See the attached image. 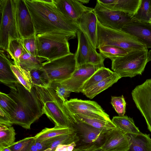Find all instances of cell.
Masks as SVG:
<instances>
[{
  "label": "cell",
  "mask_w": 151,
  "mask_h": 151,
  "mask_svg": "<svg viewBox=\"0 0 151 151\" xmlns=\"http://www.w3.org/2000/svg\"><path fill=\"white\" fill-rule=\"evenodd\" d=\"M31 15L35 35L62 33L76 36L78 25L64 16L53 0H25Z\"/></svg>",
  "instance_id": "6da1fadb"
},
{
  "label": "cell",
  "mask_w": 151,
  "mask_h": 151,
  "mask_svg": "<svg viewBox=\"0 0 151 151\" xmlns=\"http://www.w3.org/2000/svg\"><path fill=\"white\" fill-rule=\"evenodd\" d=\"M17 104V108L10 117L12 123L26 129L43 114L42 106L33 86L30 91L19 82L8 94Z\"/></svg>",
  "instance_id": "7a4b0ae2"
},
{
  "label": "cell",
  "mask_w": 151,
  "mask_h": 151,
  "mask_svg": "<svg viewBox=\"0 0 151 151\" xmlns=\"http://www.w3.org/2000/svg\"><path fill=\"white\" fill-rule=\"evenodd\" d=\"M33 85L41 102L43 114L52 121L55 126L73 129L74 119L54 90L50 87L43 88Z\"/></svg>",
  "instance_id": "3957f363"
},
{
  "label": "cell",
  "mask_w": 151,
  "mask_h": 151,
  "mask_svg": "<svg viewBox=\"0 0 151 151\" xmlns=\"http://www.w3.org/2000/svg\"><path fill=\"white\" fill-rule=\"evenodd\" d=\"M73 38L72 35L62 33L37 35V56L51 61L71 54L68 40Z\"/></svg>",
  "instance_id": "277c9868"
},
{
  "label": "cell",
  "mask_w": 151,
  "mask_h": 151,
  "mask_svg": "<svg viewBox=\"0 0 151 151\" xmlns=\"http://www.w3.org/2000/svg\"><path fill=\"white\" fill-rule=\"evenodd\" d=\"M97 38V48L98 49L104 46H114L122 48L128 52L147 49L142 42L133 36L122 30L106 27L98 21Z\"/></svg>",
  "instance_id": "5b68a950"
},
{
  "label": "cell",
  "mask_w": 151,
  "mask_h": 151,
  "mask_svg": "<svg viewBox=\"0 0 151 151\" xmlns=\"http://www.w3.org/2000/svg\"><path fill=\"white\" fill-rule=\"evenodd\" d=\"M148 55L147 49L132 51L111 60V69L121 78L142 75L149 62Z\"/></svg>",
  "instance_id": "8992f818"
},
{
  "label": "cell",
  "mask_w": 151,
  "mask_h": 151,
  "mask_svg": "<svg viewBox=\"0 0 151 151\" xmlns=\"http://www.w3.org/2000/svg\"><path fill=\"white\" fill-rule=\"evenodd\" d=\"M78 66L75 54H71L43 63L40 69L44 79L49 83L60 82L70 78Z\"/></svg>",
  "instance_id": "52a82bcc"
},
{
  "label": "cell",
  "mask_w": 151,
  "mask_h": 151,
  "mask_svg": "<svg viewBox=\"0 0 151 151\" xmlns=\"http://www.w3.org/2000/svg\"><path fill=\"white\" fill-rule=\"evenodd\" d=\"M0 12V48L6 52L10 40L21 39L16 20L14 0H1Z\"/></svg>",
  "instance_id": "ba28073f"
},
{
  "label": "cell",
  "mask_w": 151,
  "mask_h": 151,
  "mask_svg": "<svg viewBox=\"0 0 151 151\" xmlns=\"http://www.w3.org/2000/svg\"><path fill=\"white\" fill-rule=\"evenodd\" d=\"M93 11L98 21L103 25L111 29L121 30L125 25L134 21L130 14L109 9L97 0Z\"/></svg>",
  "instance_id": "9c48e42d"
},
{
  "label": "cell",
  "mask_w": 151,
  "mask_h": 151,
  "mask_svg": "<svg viewBox=\"0 0 151 151\" xmlns=\"http://www.w3.org/2000/svg\"><path fill=\"white\" fill-rule=\"evenodd\" d=\"M131 94L137 107L145 118L148 129L151 132V78L136 86Z\"/></svg>",
  "instance_id": "30bf717a"
},
{
  "label": "cell",
  "mask_w": 151,
  "mask_h": 151,
  "mask_svg": "<svg viewBox=\"0 0 151 151\" xmlns=\"http://www.w3.org/2000/svg\"><path fill=\"white\" fill-rule=\"evenodd\" d=\"M14 1L16 20L21 38H27L35 35L32 19L25 0Z\"/></svg>",
  "instance_id": "8fae6325"
},
{
  "label": "cell",
  "mask_w": 151,
  "mask_h": 151,
  "mask_svg": "<svg viewBox=\"0 0 151 151\" xmlns=\"http://www.w3.org/2000/svg\"><path fill=\"white\" fill-rule=\"evenodd\" d=\"M102 67L88 63L80 65L70 78L58 82L72 92H81L85 83L96 70Z\"/></svg>",
  "instance_id": "7c38bea8"
},
{
  "label": "cell",
  "mask_w": 151,
  "mask_h": 151,
  "mask_svg": "<svg viewBox=\"0 0 151 151\" xmlns=\"http://www.w3.org/2000/svg\"><path fill=\"white\" fill-rule=\"evenodd\" d=\"M76 121L73 129L78 137L80 145L94 144L101 147L104 143L106 132L86 124Z\"/></svg>",
  "instance_id": "4fadbf2b"
},
{
  "label": "cell",
  "mask_w": 151,
  "mask_h": 151,
  "mask_svg": "<svg viewBox=\"0 0 151 151\" xmlns=\"http://www.w3.org/2000/svg\"><path fill=\"white\" fill-rule=\"evenodd\" d=\"M53 1L57 8L64 16L78 24L80 19L83 14L93 9V8L84 5L79 0Z\"/></svg>",
  "instance_id": "5bb4252c"
},
{
  "label": "cell",
  "mask_w": 151,
  "mask_h": 151,
  "mask_svg": "<svg viewBox=\"0 0 151 151\" xmlns=\"http://www.w3.org/2000/svg\"><path fill=\"white\" fill-rule=\"evenodd\" d=\"M97 19L93 10L83 14L80 19L79 29L96 50L97 49Z\"/></svg>",
  "instance_id": "9a60e30c"
},
{
  "label": "cell",
  "mask_w": 151,
  "mask_h": 151,
  "mask_svg": "<svg viewBox=\"0 0 151 151\" xmlns=\"http://www.w3.org/2000/svg\"><path fill=\"white\" fill-rule=\"evenodd\" d=\"M100 147L104 151H127L129 145L127 134L116 127L107 132Z\"/></svg>",
  "instance_id": "2e32d148"
},
{
  "label": "cell",
  "mask_w": 151,
  "mask_h": 151,
  "mask_svg": "<svg viewBox=\"0 0 151 151\" xmlns=\"http://www.w3.org/2000/svg\"><path fill=\"white\" fill-rule=\"evenodd\" d=\"M64 105L71 115L76 114H84L91 112L108 115L101 107L94 101L71 99L64 103Z\"/></svg>",
  "instance_id": "e0dca14e"
},
{
  "label": "cell",
  "mask_w": 151,
  "mask_h": 151,
  "mask_svg": "<svg viewBox=\"0 0 151 151\" xmlns=\"http://www.w3.org/2000/svg\"><path fill=\"white\" fill-rule=\"evenodd\" d=\"M122 30L135 37L142 42L147 49L151 48V24L134 20L125 25Z\"/></svg>",
  "instance_id": "ac0fdd59"
},
{
  "label": "cell",
  "mask_w": 151,
  "mask_h": 151,
  "mask_svg": "<svg viewBox=\"0 0 151 151\" xmlns=\"http://www.w3.org/2000/svg\"><path fill=\"white\" fill-rule=\"evenodd\" d=\"M4 50H0V81L11 89L15 88L19 81L12 71L11 65L14 63Z\"/></svg>",
  "instance_id": "d6986e66"
},
{
  "label": "cell",
  "mask_w": 151,
  "mask_h": 151,
  "mask_svg": "<svg viewBox=\"0 0 151 151\" xmlns=\"http://www.w3.org/2000/svg\"><path fill=\"white\" fill-rule=\"evenodd\" d=\"M105 7L127 13L132 17L138 10L141 0H97Z\"/></svg>",
  "instance_id": "ffe728a7"
},
{
  "label": "cell",
  "mask_w": 151,
  "mask_h": 151,
  "mask_svg": "<svg viewBox=\"0 0 151 151\" xmlns=\"http://www.w3.org/2000/svg\"><path fill=\"white\" fill-rule=\"evenodd\" d=\"M70 115L76 121L88 124L106 133L116 128L110 119L101 115L87 116L78 114Z\"/></svg>",
  "instance_id": "44dd1931"
},
{
  "label": "cell",
  "mask_w": 151,
  "mask_h": 151,
  "mask_svg": "<svg viewBox=\"0 0 151 151\" xmlns=\"http://www.w3.org/2000/svg\"><path fill=\"white\" fill-rule=\"evenodd\" d=\"M129 148L127 151H151L150 134L140 132L138 134H126Z\"/></svg>",
  "instance_id": "7402d4cb"
},
{
  "label": "cell",
  "mask_w": 151,
  "mask_h": 151,
  "mask_svg": "<svg viewBox=\"0 0 151 151\" xmlns=\"http://www.w3.org/2000/svg\"><path fill=\"white\" fill-rule=\"evenodd\" d=\"M117 74L114 73L110 76L99 82L83 92L87 97L92 99L97 95L111 86L121 78Z\"/></svg>",
  "instance_id": "603a6c76"
},
{
  "label": "cell",
  "mask_w": 151,
  "mask_h": 151,
  "mask_svg": "<svg viewBox=\"0 0 151 151\" xmlns=\"http://www.w3.org/2000/svg\"><path fill=\"white\" fill-rule=\"evenodd\" d=\"M76 35L78 44L77 50L75 54L78 66L87 63L90 43L80 29H78Z\"/></svg>",
  "instance_id": "cb8c5ba5"
},
{
  "label": "cell",
  "mask_w": 151,
  "mask_h": 151,
  "mask_svg": "<svg viewBox=\"0 0 151 151\" xmlns=\"http://www.w3.org/2000/svg\"><path fill=\"white\" fill-rule=\"evenodd\" d=\"M46 60H47L45 58L31 55L24 47L23 52L19 58V64L23 68L30 71L33 69L40 70L42 62Z\"/></svg>",
  "instance_id": "d4e9b609"
},
{
  "label": "cell",
  "mask_w": 151,
  "mask_h": 151,
  "mask_svg": "<svg viewBox=\"0 0 151 151\" xmlns=\"http://www.w3.org/2000/svg\"><path fill=\"white\" fill-rule=\"evenodd\" d=\"M111 121L117 128L126 134H138L140 132L133 119L127 116H114Z\"/></svg>",
  "instance_id": "484cf974"
},
{
  "label": "cell",
  "mask_w": 151,
  "mask_h": 151,
  "mask_svg": "<svg viewBox=\"0 0 151 151\" xmlns=\"http://www.w3.org/2000/svg\"><path fill=\"white\" fill-rule=\"evenodd\" d=\"M74 132L73 129L56 126L52 128H45L36 134L35 139L38 140H43L65 134Z\"/></svg>",
  "instance_id": "4316f807"
},
{
  "label": "cell",
  "mask_w": 151,
  "mask_h": 151,
  "mask_svg": "<svg viewBox=\"0 0 151 151\" xmlns=\"http://www.w3.org/2000/svg\"><path fill=\"white\" fill-rule=\"evenodd\" d=\"M24 50L22 39H15L9 41L8 49L6 51L7 55L13 60L14 64L20 66L19 58Z\"/></svg>",
  "instance_id": "83f0119b"
},
{
  "label": "cell",
  "mask_w": 151,
  "mask_h": 151,
  "mask_svg": "<svg viewBox=\"0 0 151 151\" xmlns=\"http://www.w3.org/2000/svg\"><path fill=\"white\" fill-rule=\"evenodd\" d=\"M114 72L109 68L103 67L96 70L83 85L81 93L92 86L111 76Z\"/></svg>",
  "instance_id": "f1b7e54d"
},
{
  "label": "cell",
  "mask_w": 151,
  "mask_h": 151,
  "mask_svg": "<svg viewBox=\"0 0 151 151\" xmlns=\"http://www.w3.org/2000/svg\"><path fill=\"white\" fill-rule=\"evenodd\" d=\"M151 0H141L139 6L132 17L134 20L150 23Z\"/></svg>",
  "instance_id": "f546056e"
},
{
  "label": "cell",
  "mask_w": 151,
  "mask_h": 151,
  "mask_svg": "<svg viewBox=\"0 0 151 151\" xmlns=\"http://www.w3.org/2000/svg\"><path fill=\"white\" fill-rule=\"evenodd\" d=\"M11 68L19 81L28 90L30 91L33 86L30 71L20 66H17L13 63Z\"/></svg>",
  "instance_id": "4dcf8cb0"
},
{
  "label": "cell",
  "mask_w": 151,
  "mask_h": 151,
  "mask_svg": "<svg viewBox=\"0 0 151 151\" xmlns=\"http://www.w3.org/2000/svg\"><path fill=\"white\" fill-rule=\"evenodd\" d=\"M52 143L49 148L55 151L57 146L60 145H68L73 142L77 143L79 141L76 133H72L60 135L52 138Z\"/></svg>",
  "instance_id": "1f68e13d"
},
{
  "label": "cell",
  "mask_w": 151,
  "mask_h": 151,
  "mask_svg": "<svg viewBox=\"0 0 151 151\" xmlns=\"http://www.w3.org/2000/svg\"><path fill=\"white\" fill-rule=\"evenodd\" d=\"M99 49V53L106 58H108L111 60L123 56L128 53L124 49L114 46H104L101 47Z\"/></svg>",
  "instance_id": "d6a6232c"
},
{
  "label": "cell",
  "mask_w": 151,
  "mask_h": 151,
  "mask_svg": "<svg viewBox=\"0 0 151 151\" xmlns=\"http://www.w3.org/2000/svg\"><path fill=\"white\" fill-rule=\"evenodd\" d=\"M17 104L8 94L0 92V107L10 117L16 111Z\"/></svg>",
  "instance_id": "836d02e7"
},
{
  "label": "cell",
  "mask_w": 151,
  "mask_h": 151,
  "mask_svg": "<svg viewBox=\"0 0 151 151\" xmlns=\"http://www.w3.org/2000/svg\"><path fill=\"white\" fill-rule=\"evenodd\" d=\"M16 134L13 127L0 131V148L8 147L15 142Z\"/></svg>",
  "instance_id": "e575fe53"
},
{
  "label": "cell",
  "mask_w": 151,
  "mask_h": 151,
  "mask_svg": "<svg viewBox=\"0 0 151 151\" xmlns=\"http://www.w3.org/2000/svg\"><path fill=\"white\" fill-rule=\"evenodd\" d=\"M35 139L34 136L27 137L14 142L8 147L12 151H28Z\"/></svg>",
  "instance_id": "d590c367"
},
{
  "label": "cell",
  "mask_w": 151,
  "mask_h": 151,
  "mask_svg": "<svg viewBox=\"0 0 151 151\" xmlns=\"http://www.w3.org/2000/svg\"><path fill=\"white\" fill-rule=\"evenodd\" d=\"M89 48L87 63L104 67V62L106 58L101 53L97 52L90 44Z\"/></svg>",
  "instance_id": "8d00e7d4"
},
{
  "label": "cell",
  "mask_w": 151,
  "mask_h": 151,
  "mask_svg": "<svg viewBox=\"0 0 151 151\" xmlns=\"http://www.w3.org/2000/svg\"><path fill=\"white\" fill-rule=\"evenodd\" d=\"M49 87L53 88L58 96L64 103L68 101V98L72 92L58 82L49 83Z\"/></svg>",
  "instance_id": "74e56055"
},
{
  "label": "cell",
  "mask_w": 151,
  "mask_h": 151,
  "mask_svg": "<svg viewBox=\"0 0 151 151\" xmlns=\"http://www.w3.org/2000/svg\"><path fill=\"white\" fill-rule=\"evenodd\" d=\"M111 103L119 116L124 115L126 112V102L123 96H111Z\"/></svg>",
  "instance_id": "f35d334b"
},
{
  "label": "cell",
  "mask_w": 151,
  "mask_h": 151,
  "mask_svg": "<svg viewBox=\"0 0 151 151\" xmlns=\"http://www.w3.org/2000/svg\"><path fill=\"white\" fill-rule=\"evenodd\" d=\"M21 39L27 51L33 56H37L36 36L35 35L27 38Z\"/></svg>",
  "instance_id": "ab89813d"
},
{
  "label": "cell",
  "mask_w": 151,
  "mask_h": 151,
  "mask_svg": "<svg viewBox=\"0 0 151 151\" xmlns=\"http://www.w3.org/2000/svg\"><path fill=\"white\" fill-rule=\"evenodd\" d=\"M30 73L33 85L43 88L49 87V83L43 78L40 70H32Z\"/></svg>",
  "instance_id": "60d3db41"
},
{
  "label": "cell",
  "mask_w": 151,
  "mask_h": 151,
  "mask_svg": "<svg viewBox=\"0 0 151 151\" xmlns=\"http://www.w3.org/2000/svg\"><path fill=\"white\" fill-rule=\"evenodd\" d=\"M0 124L6 125L9 127H12L13 124L9 116L0 107Z\"/></svg>",
  "instance_id": "b9f144b4"
},
{
  "label": "cell",
  "mask_w": 151,
  "mask_h": 151,
  "mask_svg": "<svg viewBox=\"0 0 151 151\" xmlns=\"http://www.w3.org/2000/svg\"><path fill=\"white\" fill-rule=\"evenodd\" d=\"M77 143L75 142L68 145H60L54 151H73Z\"/></svg>",
  "instance_id": "7bdbcfd3"
},
{
  "label": "cell",
  "mask_w": 151,
  "mask_h": 151,
  "mask_svg": "<svg viewBox=\"0 0 151 151\" xmlns=\"http://www.w3.org/2000/svg\"><path fill=\"white\" fill-rule=\"evenodd\" d=\"M73 151H91V149L89 145H82L76 147Z\"/></svg>",
  "instance_id": "ee69618b"
},
{
  "label": "cell",
  "mask_w": 151,
  "mask_h": 151,
  "mask_svg": "<svg viewBox=\"0 0 151 151\" xmlns=\"http://www.w3.org/2000/svg\"><path fill=\"white\" fill-rule=\"evenodd\" d=\"M35 141L28 151H39L35 145Z\"/></svg>",
  "instance_id": "f6af8a7d"
},
{
  "label": "cell",
  "mask_w": 151,
  "mask_h": 151,
  "mask_svg": "<svg viewBox=\"0 0 151 151\" xmlns=\"http://www.w3.org/2000/svg\"><path fill=\"white\" fill-rule=\"evenodd\" d=\"M9 127L6 125L0 124V131L6 130Z\"/></svg>",
  "instance_id": "bcb514c9"
},
{
  "label": "cell",
  "mask_w": 151,
  "mask_h": 151,
  "mask_svg": "<svg viewBox=\"0 0 151 151\" xmlns=\"http://www.w3.org/2000/svg\"><path fill=\"white\" fill-rule=\"evenodd\" d=\"M0 151H12L8 147L0 148Z\"/></svg>",
  "instance_id": "7dc6e473"
},
{
  "label": "cell",
  "mask_w": 151,
  "mask_h": 151,
  "mask_svg": "<svg viewBox=\"0 0 151 151\" xmlns=\"http://www.w3.org/2000/svg\"><path fill=\"white\" fill-rule=\"evenodd\" d=\"M79 1L82 4H87L89 2L90 0H79Z\"/></svg>",
  "instance_id": "c3c4849f"
},
{
  "label": "cell",
  "mask_w": 151,
  "mask_h": 151,
  "mask_svg": "<svg viewBox=\"0 0 151 151\" xmlns=\"http://www.w3.org/2000/svg\"><path fill=\"white\" fill-rule=\"evenodd\" d=\"M148 57L149 61H151V50L148 51Z\"/></svg>",
  "instance_id": "681fc988"
},
{
  "label": "cell",
  "mask_w": 151,
  "mask_h": 151,
  "mask_svg": "<svg viewBox=\"0 0 151 151\" xmlns=\"http://www.w3.org/2000/svg\"><path fill=\"white\" fill-rule=\"evenodd\" d=\"M93 151H104L101 149V147Z\"/></svg>",
  "instance_id": "f907efd6"
},
{
  "label": "cell",
  "mask_w": 151,
  "mask_h": 151,
  "mask_svg": "<svg viewBox=\"0 0 151 151\" xmlns=\"http://www.w3.org/2000/svg\"><path fill=\"white\" fill-rule=\"evenodd\" d=\"M44 151H54L50 148H48Z\"/></svg>",
  "instance_id": "816d5d0a"
},
{
  "label": "cell",
  "mask_w": 151,
  "mask_h": 151,
  "mask_svg": "<svg viewBox=\"0 0 151 151\" xmlns=\"http://www.w3.org/2000/svg\"><path fill=\"white\" fill-rule=\"evenodd\" d=\"M150 24H151V22Z\"/></svg>",
  "instance_id": "f5cc1de1"
}]
</instances>
